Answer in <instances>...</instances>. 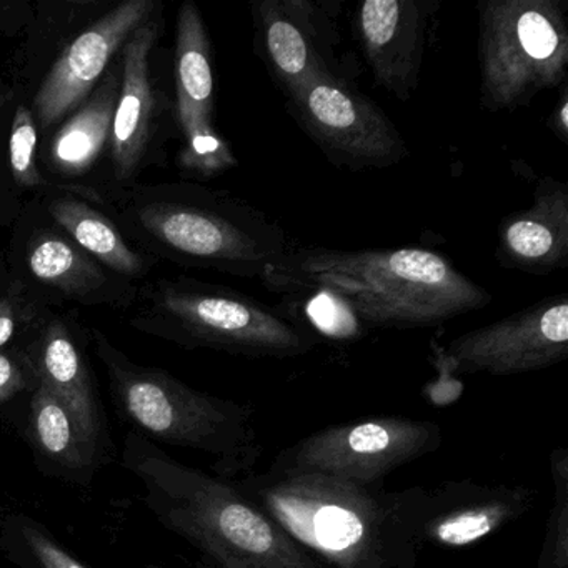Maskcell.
Masks as SVG:
<instances>
[{"label":"cell","mask_w":568,"mask_h":568,"mask_svg":"<svg viewBox=\"0 0 568 568\" xmlns=\"http://www.w3.org/2000/svg\"><path fill=\"white\" fill-rule=\"evenodd\" d=\"M232 484L318 568H415L424 487L387 490L302 471H251Z\"/></svg>","instance_id":"1"},{"label":"cell","mask_w":568,"mask_h":568,"mask_svg":"<svg viewBox=\"0 0 568 568\" xmlns=\"http://www.w3.org/2000/svg\"><path fill=\"white\" fill-rule=\"evenodd\" d=\"M261 282L285 297L331 295L358 321L382 328L437 327L491 302L490 292L457 271L450 258L417 247L291 245Z\"/></svg>","instance_id":"2"},{"label":"cell","mask_w":568,"mask_h":568,"mask_svg":"<svg viewBox=\"0 0 568 568\" xmlns=\"http://www.w3.org/2000/svg\"><path fill=\"white\" fill-rule=\"evenodd\" d=\"M121 465L141 481L159 524L201 551L209 567L318 568L232 480L189 467L132 430Z\"/></svg>","instance_id":"3"},{"label":"cell","mask_w":568,"mask_h":568,"mask_svg":"<svg viewBox=\"0 0 568 568\" xmlns=\"http://www.w3.org/2000/svg\"><path fill=\"white\" fill-rule=\"evenodd\" d=\"M98 354L119 418L154 444L202 452L214 475L234 480L257 467L264 447L248 404L192 388L161 368L134 364L104 335Z\"/></svg>","instance_id":"4"},{"label":"cell","mask_w":568,"mask_h":568,"mask_svg":"<svg viewBox=\"0 0 568 568\" xmlns=\"http://www.w3.org/2000/svg\"><path fill=\"white\" fill-rule=\"evenodd\" d=\"M135 219L178 261L234 277L261 281L292 245L265 212L227 192L194 185L142 205Z\"/></svg>","instance_id":"5"},{"label":"cell","mask_w":568,"mask_h":568,"mask_svg":"<svg viewBox=\"0 0 568 568\" xmlns=\"http://www.w3.org/2000/svg\"><path fill=\"white\" fill-rule=\"evenodd\" d=\"M480 105L527 108L568 74V19L560 0H481L478 4Z\"/></svg>","instance_id":"6"},{"label":"cell","mask_w":568,"mask_h":568,"mask_svg":"<svg viewBox=\"0 0 568 568\" xmlns=\"http://www.w3.org/2000/svg\"><path fill=\"white\" fill-rule=\"evenodd\" d=\"M155 311V334L187 348L284 361L302 357L317 345L314 332L282 308L194 278L162 285Z\"/></svg>","instance_id":"7"},{"label":"cell","mask_w":568,"mask_h":568,"mask_svg":"<svg viewBox=\"0 0 568 568\" xmlns=\"http://www.w3.org/2000/svg\"><path fill=\"white\" fill-rule=\"evenodd\" d=\"M442 440L440 425L434 420L378 415L314 432L284 448L268 468L384 485L397 468L437 452Z\"/></svg>","instance_id":"8"},{"label":"cell","mask_w":568,"mask_h":568,"mask_svg":"<svg viewBox=\"0 0 568 568\" xmlns=\"http://www.w3.org/2000/svg\"><path fill=\"white\" fill-rule=\"evenodd\" d=\"M331 164L351 172L388 169L410 155L394 122L348 79L321 75L285 102Z\"/></svg>","instance_id":"9"},{"label":"cell","mask_w":568,"mask_h":568,"mask_svg":"<svg viewBox=\"0 0 568 568\" xmlns=\"http://www.w3.org/2000/svg\"><path fill=\"white\" fill-rule=\"evenodd\" d=\"M338 0H257L251 6L255 51L285 98L321 75L355 81L357 64L341 55Z\"/></svg>","instance_id":"10"},{"label":"cell","mask_w":568,"mask_h":568,"mask_svg":"<svg viewBox=\"0 0 568 568\" xmlns=\"http://www.w3.org/2000/svg\"><path fill=\"white\" fill-rule=\"evenodd\" d=\"M568 357V297L551 295L508 317L458 335L447 358L462 374L518 375Z\"/></svg>","instance_id":"11"},{"label":"cell","mask_w":568,"mask_h":568,"mask_svg":"<svg viewBox=\"0 0 568 568\" xmlns=\"http://www.w3.org/2000/svg\"><path fill=\"white\" fill-rule=\"evenodd\" d=\"M214 62L207 28L197 6L182 4L175 44V114L181 128L179 165L199 179L237 168L231 144L215 129Z\"/></svg>","instance_id":"12"},{"label":"cell","mask_w":568,"mask_h":568,"mask_svg":"<svg viewBox=\"0 0 568 568\" xmlns=\"http://www.w3.org/2000/svg\"><path fill=\"white\" fill-rule=\"evenodd\" d=\"M438 6L435 0H365L352 14L375 84L400 102L410 101L417 91L428 26Z\"/></svg>","instance_id":"13"},{"label":"cell","mask_w":568,"mask_h":568,"mask_svg":"<svg viewBox=\"0 0 568 568\" xmlns=\"http://www.w3.org/2000/svg\"><path fill=\"white\" fill-rule=\"evenodd\" d=\"M527 485L450 480L424 488L417 537L422 547L465 548L491 537L534 507Z\"/></svg>","instance_id":"14"},{"label":"cell","mask_w":568,"mask_h":568,"mask_svg":"<svg viewBox=\"0 0 568 568\" xmlns=\"http://www.w3.org/2000/svg\"><path fill=\"white\" fill-rule=\"evenodd\" d=\"M152 0H129L82 32L55 62L32 102V114L42 128H51L88 101L115 52L135 29L145 24Z\"/></svg>","instance_id":"15"},{"label":"cell","mask_w":568,"mask_h":568,"mask_svg":"<svg viewBox=\"0 0 568 568\" xmlns=\"http://www.w3.org/2000/svg\"><path fill=\"white\" fill-rule=\"evenodd\" d=\"M24 348L39 384L54 392L85 434L112 460L114 442L84 347L61 318L48 322Z\"/></svg>","instance_id":"16"},{"label":"cell","mask_w":568,"mask_h":568,"mask_svg":"<svg viewBox=\"0 0 568 568\" xmlns=\"http://www.w3.org/2000/svg\"><path fill=\"white\" fill-rule=\"evenodd\" d=\"M21 432L44 477L89 488L111 462L89 438L71 408L39 382L29 394Z\"/></svg>","instance_id":"17"},{"label":"cell","mask_w":568,"mask_h":568,"mask_svg":"<svg viewBox=\"0 0 568 568\" xmlns=\"http://www.w3.org/2000/svg\"><path fill=\"white\" fill-rule=\"evenodd\" d=\"M498 264L510 271L547 275L568 262V185L541 178L534 202L498 225Z\"/></svg>","instance_id":"18"},{"label":"cell","mask_w":568,"mask_h":568,"mask_svg":"<svg viewBox=\"0 0 568 568\" xmlns=\"http://www.w3.org/2000/svg\"><path fill=\"white\" fill-rule=\"evenodd\" d=\"M155 24H142L125 41L122 82L111 132V154L115 174L121 179L134 174L151 139L154 92L149 55L158 41Z\"/></svg>","instance_id":"19"},{"label":"cell","mask_w":568,"mask_h":568,"mask_svg":"<svg viewBox=\"0 0 568 568\" xmlns=\"http://www.w3.org/2000/svg\"><path fill=\"white\" fill-rule=\"evenodd\" d=\"M119 99V81L109 74L101 88L62 125L51 145L55 171L82 175L111 144L112 122Z\"/></svg>","instance_id":"20"},{"label":"cell","mask_w":568,"mask_h":568,"mask_svg":"<svg viewBox=\"0 0 568 568\" xmlns=\"http://www.w3.org/2000/svg\"><path fill=\"white\" fill-rule=\"evenodd\" d=\"M49 209L55 222L92 257L121 274L141 275L145 271L141 255L129 247L121 232L101 212L74 199H58Z\"/></svg>","instance_id":"21"},{"label":"cell","mask_w":568,"mask_h":568,"mask_svg":"<svg viewBox=\"0 0 568 568\" xmlns=\"http://www.w3.org/2000/svg\"><path fill=\"white\" fill-rule=\"evenodd\" d=\"M28 265L39 282L81 301L98 294L108 281L78 244L54 234L32 239Z\"/></svg>","instance_id":"22"},{"label":"cell","mask_w":568,"mask_h":568,"mask_svg":"<svg viewBox=\"0 0 568 568\" xmlns=\"http://www.w3.org/2000/svg\"><path fill=\"white\" fill-rule=\"evenodd\" d=\"M0 551L16 568H89L48 525L24 511L0 518Z\"/></svg>","instance_id":"23"},{"label":"cell","mask_w":568,"mask_h":568,"mask_svg":"<svg viewBox=\"0 0 568 568\" xmlns=\"http://www.w3.org/2000/svg\"><path fill=\"white\" fill-rule=\"evenodd\" d=\"M548 464L554 481V504L537 568H568V448H554Z\"/></svg>","instance_id":"24"},{"label":"cell","mask_w":568,"mask_h":568,"mask_svg":"<svg viewBox=\"0 0 568 568\" xmlns=\"http://www.w3.org/2000/svg\"><path fill=\"white\" fill-rule=\"evenodd\" d=\"M36 145H38V128L31 108L21 105L16 112L11 129V168L19 184L36 187L41 184L38 165H36Z\"/></svg>","instance_id":"25"},{"label":"cell","mask_w":568,"mask_h":568,"mask_svg":"<svg viewBox=\"0 0 568 568\" xmlns=\"http://www.w3.org/2000/svg\"><path fill=\"white\" fill-rule=\"evenodd\" d=\"M38 377L24 348L0 351V408L14 402L22 394H31Z\"/></svg>","instance_id":"26"},{"label":"cell","mask_w":568,"mask_h":568,"mask_svg":"<svg viewBox=\"0 0 568 568\" xmlns=\"http://www.w3.org/2000/svg\"><path fill=\"white\" fill-rule=\"evenodd\" d=\"M19 331V315L16 305L9 298L0 301V351H4Z\"/></svg>","instance_id":"27"},{"label":"cell","mask_w":568,"mask_h":568,"mask_svg":"<svg viewBox=\"0 0 568 568\" xmlns=\"http://www.w3.org/2000/svg\"><path fill=\"white\" fill-rule=\"evenodd\" d=\"M547 128L557 135L565 145L568 144V94L565 84L561 85L560 99L554 111L548 115Z\"/></svg>","instance_id":"28"},{"label":"cell","mask_w":568,"mask_h":568,"mask_svg":"<svg viewBox=\"0 0 568 568\" xmlns=\"http://www.w3.org/2000/svg\"><path fill=\"white\" fill-rule=\"evenodd\" d=\"M6 102H8V92L4 91V85H0V111L4 109Z\"/></svg>","instance_id":"29"},{"label":"cell","mask_w":568,"mask_h":568,"mask_svg":"<svg viewBox=\"0 0 568 568\" xmlns=\"http://www.w3.org/2000/svg\"><path fill=\"white\" fill-rule=\"evenodd\" d=\"M142 568H169V567H162V565L149 564V565H144V567H142Z\"/></svg>","instance_id":"30"}]
</instances>
